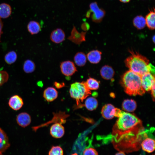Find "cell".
Masks as SVG:
<instances>
[{
  "label": "cell",
  "mask_w": 155,
  "mask_h": 155,
  "mask_svg": "<svg viewBox=\"0 0 155 155\" xmlns=\"http://www.w3.org/2000/svg\"><path fill=\"white\" fill-rule=\"evenodd\" d=\"M130 52L131 55L125 61V65L129 70L141 76L148 72L153 73V66L146 57L137 52Z\"/></svg>",
  "instance_id": "7a4b0ae2"
},
{
  "label": "cell",
  "mask_w": 155,
  "mask_h": 155,
  "mask_svg": "<svg viewBox=\"0 0 155 155\" xmlns=\"http://www.w3.org/2000/svg\"><path fill=\"white\" fill-rule=\"evenodd\" d=\"M123 112L118 108H115L113 109L112 114L114 117H119L122 115Z\"/></svg>",
  "instance_id": "1f68e13d"
},
{
  "label": "cell",
  "mask_w": 155,
  "mask_h": 155,
  "mask_svg": "<svg viewBox=\"0 0 155 155\" xmlns=\"http://www.w3.org/2000/svg\"><path fill=\"white\" fill-rule=\"evenodd\" d=\"M0 155H3L2 153L0 152Z\"/></svg>",
  "instance_id": "60d3db41"
},
{
  "label": "cell",
  "mask_w": 155,
  "mask_h": 155,
  "mask_svg": "<svg viewBox=\"0 0 155 155\" xmlns=\"http://www.w3.org/2000/svg\"><path fill=\"white\" fill-rule=\"evenodd\" d=\"M98 102L94 98L90 97L87 98L85 102L84 106L88 110L92 111L95 110L97 107Z\"/></svg>",
  "instance_id": "603a6c76"
},
{
  "label": "cell",
  "mask_w": 155,
  "mask_h": 155,
  "mask_svg": "<svg viewBox=\"0 0 155 155\" xmlns=\"http://www.w3.org/2000/svg\"><path fill=\"white\" fill-rule=\"evenodd\" d=\"M122 109L125 111L128 112H133L136 108V103L133 99H125L122 103Z\"/></svg>",
  "instance_id": "ac0fdd59"
},
{
  "label": "cell",
  "mask_w": 155,
  "mask_h": 155,
  "mask_svg": "<svg viewBox=\"0 0 155 155\" xmlns=\"http://www.w3.org/2000/svg\"><path fill=\"white\" fill-rule=\"evenodd\" d=\"M8 79L7 73L4 71H0V86L6 82Z\"/></svg>",
  "instance_id": "f546056e"
},
{
  "label": "cell",
  "mask_w": 155,
  "mask_h": 155,
  "mask_svg": "<svg viewBox=\"0 0 155 155\" xmlns=\"http://www.w3.org/2000/svg\"><path fill=\"white\" fill-rule=\"evenodd\" d=\"M141 79L142 86L145 91H150L155 85L154 75L150 72L142 75Z\"/></svg>",
  "instance_id": "ba28073f"
},
{
  "label": "cell",
  "mask_w": 155,
  "mask_h": 155,
  "mask_svg": "<svg viewBox=\"0 0 155 155\" xmlns=\"http://www.w3.org/2000/svg\"><path fill=\"white\" fill-rule=\"evenodd\" d=\"M152 39H153V42H155V36L154 35V36H153V38H152Z\"/></svg>",
  "instance_id": "f35d334b"
},
{
  "label": "cell",
  "mask_w": 155,
  "mask_h": 155,
  "mask_svg": "<svg viewBox=\"0 0 155 155\" xmlns=\"http://www.w3.org/2000/svg\"></svg>",
  "instance_id": "7bdbcfd3"
},
{
  "label": "cell",
  "mask_w": 155,
  "mask_h": 155,
  "mask_svg": "<svg viewBox=\"0 0 155 155\" xmlns=\"http://www.w3.org/2000/svg\"><path fill=\"white\" fill-rule=\"evenodd\" d=\"M16 121L20 126L24 127L30 125L31 122V118L29 115L27 113H22L17 116Z\"/></svg>",
  "instance_id": "9a60e30c"
},
{
  "label": "cell",
  "mask_w": 155,
  "mask_h": 155,
  "mask_svg": "<svg viewBox=\"0 0 155 155\" xmlns=\"http://www.w3.org/2000/svg\"><path fill=\"white\" fill-rule=\"evenodd\" d=\"M69 93L71 97L76 101L78 106L91 94L84 81L75 82L72 84Z\"/></svg>",
  "instance_id": "277c9868"
},
{
  "label": "cell",
  "mask_w": 155,
  "mask_h": 155,
  "mask_svg": "<svg viewBox=\"0 0 155 155\" xmlns=\"http://www.w3.org/2000/svg\"><path fill=\"white\" fill-rule=\"evenodd\" d=\"M85 82L87 87L90 90H96L99 87V82L94 78L89 77Z\"/></svg>",
  "instance_id": "484cf974"
},
{
  "label": "cell",
  "mask_w": 155,
  "mask_h": 155,
  "mask_svg": "<svg viewBox=\"0 0 155 155\" xmlns=\"http://www.w3.org/2000/svg\"><path fill=\"white\" fill-rule=\"evenodd\" d=\"M121 83L125 92L129 95H142L145 92L142 85L141 76L131 70L124 73Z\"/></svg>",
  "instance_id": "3957f363"
},
{
  "label": "cell",
  "mask_w": 155,
  "mask_h": 155,
  "mask_svg": "<svg viewBox=\"0 0 155 155\" xmlns=\"http://www.w3.org/2000/svg\"><path fill=\"white\" fill-rule=\"evenodd\" d=\"M131 0H119V1L123 3H127L129 2Z\"/></svg>",
  "instance_id": "74e56055"
},
{
  "label": "cell",
  "mask_w": 155,
  "mask_h": 155,
  "mask_svg": "<svg viewBox=\"0 0 155 155\" xmlns=\"http://www.w3.org/2000/svg\"><path fill=\"white\" fill-rule=\"evenodd\" d=\"M3 24L2 22L0 21V38L2 32V30L3 27Z\"/></svg>",
  "instance_id": "d590c367"
},
{
  "label": "cell",
  "mask_w": 155,
  "mask_h": 155,
  "mask_svg": "<svg viewBox=\"0 0 155 155\" xmlns=\"http://www.w3.org/2000/svg\"><path fill=\"white\" fill-rule=\"evenodd\" d=\"M115 155H125V152L121 151H119V152L117 153Z\"/></svg>",
  "instance_id": "8d00e7d4"
},
{
  "label": "cell",
  "mask_w": 155,
  "mask_h": 155,
  "mask_svg": "<svg viewBox=\"0 0 155 155\" xmlns=\"http://www.w3.org/2000/svg\"><path fill=\"white\" fill-rule=\"evenodd\" d=\"M27 28L28 31L32 34H37L41 30V27L39 23L34 21H31L29 23Z\"/></svg>",
  "instance_id": "cb8c5ba5"
},
{
  "label": "cell",
  "mask_w": 155,
  "mask_h": 155,
  "mask_svg": "<svg viewBox=\"0 0 155 155\" xmlns=\"http://www.w3.org/2000/svg\"><path fill=\"white\" fill-rule=\"evenodd\" d=\"M65 34L64 31L60 28H57L52 31L50 35V39L53 42L59 44L65 40Z\"/></svg>",
  "instance_id": "30bf717a"
},
{
  "label": "cell",
  "mask_w": 155,
  "mask_h": 155,
  "mask_svg": "<svg viewBox=\"0 0 155 155\" xmlns=\"http://www.w3.org/2000/svg\"><path fill=\"white\" fill-rule=\"evenodd\" d=\"M57 90L53 87H49L44 91L43 97L48 102H52L56 99L58 97Z\"/></svg>",
  "instance_id": "5bb4252c"
},
{
  "label": "cell",
  "mask_w": 155,
  "mask_h": 155,
  "mask_svg": "<svg viewBox=\"0 0 155 155\" xmlns=\"http://www.w3.org/2000/svg\"><path fill=\"white\" fill-rule=\"evenodd\" d=\"M73 59L75 63L78 66L83 67L87 62L86 55L82 52H78L75 55Z\"/></svg>",
  "instance_id": "44dd1931"
},
{
  "label": "cell",
  "mask_w": 155,
  "mask_h": 155,
  "mask_svg": "<svg viewBox=\"0 0 155 155\" xmlns=\"http://www.w3.org/2000/svg\"><path fill=\"white\" fill-rule=\"evenodd\" d=\"M9 105L12 109L14 110H18L20 109L23 104L22 98L18 95H15L10 98Z\"/></svg>",
  "instance_id": "4fadbf2b"
},
{
  "label": "cell",
  "mask_w": 155,
  "mask_h": 155,
  "mask_svg": "<svg viewBox=\"0 0 155 155\" xmlns=\"http://www.w3.org/2000/svg\"><path fill=\"white\" fill-rule=\"evenodd\" d=\"M60 67L62 74L67 77L71 76L78 71L74 63L69 60L65 61L61 63Z\"/></svg>",
  "instance_id": "8992f818"
},
{
  "label": "cell",
  "mask_w": 155,
  "mask_h": 155,
  "mask_svg": "<svg viewBox=\"0 0 155 155\" xmlns=\"http://www.w3.org/2000/svg\"><path fill=\"white\" fill-rule=\"evenodd\" d=\"M144 129L140 119L124 111L113 127L112 141L118 143L131 142L137 138Z\"/></svg>",
  "instance_id": "6da1fadb"
},
{
  "label": "cell",
  "mask_w": 155,
  "mask_h": 155,
  "mask_svg": "<svg viewBox=\"0 0 155 155\" xmlns=\"http://www.w3.org/2000/svg\"><path fill=\"white\" fill-rule=\"evenodd\" d=\"M151 91L152 96L153 100L154 101L155 98V85L153 86Z\"/></svg>",
  "instance_id": "e575fe53"
},
{
  "label": "cell",
  "mask_w": 155,
  "mask_h": 155,
  "mask_svg": "<svg viewBox=\"0 0 155 155\" xmlns=\"http://www.w3.org/2000/svg\"><path fill=\"white\" fill-rule=\"evenodd\" d=\"M49 155H63V151L59 146H53L52 147L48 153Z\"/></svg>",
  "instance_id": "f1b7e54d"
},
{
  "label": "cell",
  "mask_w": 155,
  "mask_h": 155,
  "mask_svg": "<svg viewBox=\"0 0 155 155\" xmlns=\"http://www.w3.org/2000/svg\"><path fill=\"white\" fill-rule=\"evenodd\" d=\"M100 73L103 78L106 80H109L113 78L115 72L111 67L106 65L102 66L101 68Z\"/></svg>",
  "instance_id": "e0dca14e"
},
{
  "label": "cell",
  "mask_w": 155,
  "mask_h": 155,
  "mask_svg": "<svg viewBox=\"0 0 155 155\" xmlns=\"http://www.w3.org/2000/svg\"><path fill=\"white\" fill-rule=\"evenodd\" d=\"M141 146L144 151L148 153H151L155 149V141L151 138L147 137L142 141Z\"/></svg>",
  "instance_id": "8fae6325"
},
{
  "label": "cell",
  "mask_w": 155,
  "mask_h": 155,
  "mask_svg": "<svg viewBox=\"0 0 155 155\" xmlns=\"http://www.w3.org/2000/svg\"><path fill=\"white\" fill-rule=\"evenodd\" d=\"M17 58V55L14 51L8 53L5 57V60L8 64H11L14 63Z\"/></svg>",
  "instance_id": "83f0119b"
},
{
  "label": "cell",
  "mask_w": 155,
  "mask_h": 155,
  "mask_svg": "<svg viewBox=\"0 0 155 155\" xmlns=\"http://www.w3.org/2000/svg\"><path fill=\"white\" fill-rule=\"evenodd\" d=\"M50 133L53 137L56 138L62 137L65 133V129L61 124L55 123L51 126L50 129Z\"/></svg>",
  "instance_id": "9c48e42d"
},
{
  "label": "cell",
  "mask_w": 155,
  "mask_h": 155,
  "mask_svg": "<svg viewBox=\"0 0 155 155\" xmlns=\"http://www.w3.org/2000/svg\"><path fill=\"white\" fill-rule=\"evenodd\" d=\"M83 155H98V154L95 149L92 148H89L84 150Z\"/></svg>",
  "instance_id": "4dcf8cb0"
},
{
  "label": "cell",
  "mask_w": 155,
  "mask_h": 155,
  "mask_svg": "<svg viewBox=\"0 0 155 155\" xmlns=\"http://www.w3.org/2000/svg\"><path fill=\"white\" fill-rule=\"evenodd\" d=\"M10 144L8 137L1 129L0 128V152L5 151L10 147Z\"/></svg>",
  "instance_id": "7c38bea8"
},
{
  "label": "cell",
  "mask_w": 155,
  "mask_h": 155,
  "mask_svg": "<svg viewBox=\"0 0 155 155\" xmlns=\"http://www.w3.org/2000/svg\"><path fill=\"white\" fill-rule=\"evenodd\" d=\"M54 85L56 88L58 89L62 88L65 86V84L64 82L60 83L57 82H54Z\"/></svg>",
  "instance_id": "836d02e7"
},
{
  "label": "cell",
  "mask_w": 155,
  "mask_h": 155,
  "mask_svg": "<svg viewBox=\"0 0 155 155\" xmlns=\"http://www.w3.org/2000/svg\"><path fill=\"white\" fill-rule=\"evenodd\" d=\"M35 69V65L34 62L30 60H27L24 62L23 66L24 71L26 73L33 72Z\"/></svg>",
  "instance_id": "4316f807"
},
{
  "label": "cell",
  "mask_w": 155,
  "mask_h": 155,
  "mask_svg": "<svg viewBox=\"0 0 155 155\" xmlns=\"http://www.w3.org/2000/svg\"><path fill=\"white\" fill-rule=\"evenodd\" d=\"M115 107L112 104H106L103 106L101 110L102 116L105 119H111L114 117L112 115L113 109Z\"/></svg>",
  "instance_id": "d6986e66"
},
{
  "label": "cell",
  "mask_w": 155,
  "mask_h": 155,
  "mask_svg": "<svg viewBox=\"0 0 155 155\" xmlns=\"http://www.w3.org/2000/svg\"><path fill=\"white\" fill-rule=\"evenodd\" d=\"M11 13V8L10 6L6 3L0 4V18H8Z\"/></svg>",
  "instance_id": "7402d4cb"
},
{
  "label": "cell",
  "mask_w": 155,
  "mask_h": 155,
  "mask_svg": "<svg viewBox=\"0 0 155 155\" xmlns=\"http://www.w3.org/2000/svg\"><path fill=\"white\" fill-rule=\"evenodd\" d=\"M155 9L150 10V12L146 17V25L150 29L153 30L155 29Z\"/></svg>",
  "instance_id": "ffe728a7"
},
{
  "label": "cell",
  "mask_w": 155,
  "mask_h": 155,
  "mask_svg": "<svg viewBox=\"0 0 155 155\" xmlns=\"http://www.w3.org/2000/svg\"><path fill=\"white\" fill-rule=\"evenodd\" d=\"M89 7L90 11L92 13L91 17L92 21L96 23L100 22L105 15V10L99 8L96 2L91 3Z\"/></svg>",
  "instance_id": "5b68a950"
},
{
  "label": "cell",
  "mask_w": 155,
  "mask_h": 155,
  "mask_svg": "<svg viewBox=\"0 0 155 155\" xmlns=\"http://www.w3.org/2000/svg\"><path fill=\"white\" fill-rule=\"evenodd\" d=\"M71 155H78V154L76 153H74V154H71Z\"/></svg>",
  "instance_id": "ab89813d"
},
{
  "label": "cell",
  "mask_w": 155,
  "mask_h": 155,
  "mask_svg": "<svg viewBox=\"0 0 155 155\" xmlns=\"http://www.w3.org/2000/svg\"><path fill=\"white\" fill-rule=\"evenodd\" d=\"M102 52L98 50H93L87 54V59L91 63L96 64L99 63L101 59Z\"/></svg>",
  "instance_id": "2e32d148"
},
{
  "label": "cell",
  "mask_w": 155,
  "mask_h": 155,
  "mask_svg": "<svg viewBox=\"0 0 155 155\" xmlns=\"http://www.w3.org/2000/svg\"><path fill=\"white\" fill-rule=\"evenodd\" d=\"M90 28V26L87 23H84L81 26V28L84 31L88 30Z\"/></svg>",
  "instance_id": "d6a6232c"
},
{
  "label": "cell",
  "mask_w": 155,
  "mask_h": 155,
  "mask_svg": "<svg viewBox=\"0 0 155 155\" xmlns=\"http://www.w3.org/2000/svg\"><path fill=\"white\" fill-rule=\"evenodd\" d=\"M153 155H155V154H153Z\"/></svg>",
  "instance_id": "b9f144b4"
},
{
  "label": "cell",
  "mask_w": 155,
  "mask_h": 155,
  "mask_svg": "<svg viewBox=\"0 0 155 155\" xmlns=\"http://www.w3.org/2000/svg\"><path fill=\"white\" fill-rule=\"evenodd\" d=\"M134 26L137 29H143L146 26L145 19L142 16H137L135 17L133 21Z\"/></svg>",
  "instance_id": "d4e9b609"
},
{
  "label": "cell",
  "mask_w": 155,
  "mask_h": 155,
  "mask_svg": "<svg viewBox=\"0 0 155 155\" xmlns=\"http://www.w3.org/2000/svg\"><path fill=\"white\" fill-rule=\"evenodd\" d=\"M86 32H79L75 27L73 26L70 35L67 39L73 43L80 45L82 42L86 40Z\"/></svg>",
  "instance_id": "52a82bcc"
}]
</instances>
